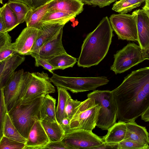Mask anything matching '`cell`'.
<instances>
[{
  "label": "cell",
  "instance_id": "ffe728a7",
  "mask_svg": "<svg viewBox=\"0 0 149 149\" xmlns=\"http://www.w3.org/2000/svg\"><path fill=\"white\" fill-rule=\"evenodd\" d=\"M126 132V123L118 121L108 130L102 138L104 143L118 144L125 139Z\"/></svg>",
  "mask_w": 149,
  "mask_h": 149
},
{
  "label": "cell",
  "instance_id": "ee69618b",
  "mask_svg": "<svg viewBox=\"0 0 149 149\" xmlns=\"http://www.w3.org/2000/svg\"><path fill=\"white\" fill-rule=\"evenodd\" d=\"M134 8L140 6L146 0H126Z\"/></svg>",
  "mask_w": 149,
  "mask_h": 149
},
{
  "label": "cell",
  "instance_id": "74e56055",
  "mask_svg": "<svg viewBox=\"0 0 149 149\" xmlns=\"http://www.w3.org/2000/svg\"><path fill=\"white\" fill-rule=\"evenodd\" d=\"M45 149H70L69 147L61 140L50 142L47 145Z\"/></svg>",
  "mask_w": 149,
  "mask_h": 149
},
{
  "label": "cell",
  "instance_id": "4316f807",
  "mask_svg": "<svg viewBox=\"0 0 149 149\" xmlns=\"http://www.w3.org/2000/svg\"><path fill=\"white\" fill-rule=\"evenodd\" d=\"M3 135L16 141L26 143L27 139L19 133L13 124L8 113H6L4 127Z\"/></svg>",
  "mask_w": 149,
  "mask_h": 149
},
{
  "label": "cell",
  "instance_id": "836d02e7",
  "mask_svg": "<svg viewBox=\"0 0 149 149\" xmlns=\"http://www.w3.org/2000/svg\"><path fill=\"white\" fill-rule=\"evenodd\" d=\"M148 146L135 141L125 139L118 144V149H147Z\"/></svg>",
  "mask_w": 149,
  "mask_h": 149
},
{
  "label": "cell",
  "instance_id": "d590c367",
  "mask_svg": "<svg viewBox=\"0 0 149 149\" xmlns=\"http://www.w3.org/2000/svg\"><path fill=\"white\" fill-rule=\"evenodd\" d=\"M17 53L16 51L15 42L0 48V62L13 54Z\"/></svg>",
  "mask_w": 149,
  "mask_h": 149
},
{
  "label": "cell",
  "instance_id": "4fadbf2b",
  "mask_svg": "<svg viewBox=\"0 0 149 149\" xmlns=\"http://www.w3.org/2000/svg\"><path fill=\"white\" fill-rule=\"evenodd\" d=\"M39 30L27 26L22 30L15 42L17 53L22 55H31L35 46Z\"/></svg>",
  "mask_w": 149,
  "mask_h": 149
},
{
  "label": "cell",
  "instance_id": "cb8c5ba5",
  "mask_svg": "<svg viewBox=\"0 0 149 149\" xmlns=\"http://www.w3.org/2000/svg\"><path fill=\"white\" fill-rule=\"evenodd\" d=\"M48 3L34 10H29L25 20L27 27L38 29L39 23L47 11Z\"/></svg>",
  "mask_w": 149,
  "mask_h": 149
},
{
  "label": "cell",
  "instance_id": "5bb4252c",
  "mask_svg": "<svg viewBox=\"0 0 149 149\" xmlns=\"http://www.w3.org/2000/svg\"><path fill=\"white\" fill-rule=\"evenodd\" d=\"M50 142L41 120H37L29 132L24 149H45Z\"/></svg>",
  "mask_w": 149,
  "mask_h": 149
},
{
  "label": "cell",
  "instance_id": "e0dca14e",
  "mask_svg": "<svg viewBox=\"0 0 149 149\" xmlns=\"http://www.w3.org/2000/svg\"><path fill=\"white\" fill-rule=\"evenodd\" d=\"M137 15L138 42L142 50H149V16L142 9L136 10Z\"/></svg>",
  "mask_w": 149,
  "mask_h": 149
},
{
  "label": "cell",
  "instance_id": "816d5d0a",
  "mask_svg": "<svg viewBox=\"0 0 149 149\" xmlns=\"http://www.w3.org/2000/svg\"></svg>",
  "mask_w": 149,
  "mask_h": 149
},
{
  "label": "cell",
  "instance_id": "f546056e",
  "mask_svg": "<svg viewBox=\"0 0 149 149\" xmlns=\"http://www.w3.org/2000/svg\"><path fill=\"white\" fill-rule=\"evenodd\" d=\"M25 143L21 142L3 135L0 139V149H24Z\"/></svg>",
  "mask_w": 149,
  "mask_h": 149
},
{
  "label": "cell",
  "instance_id": "ba28073f",
  "mask_svg": "<svg viewBox=\"0 0 149 149\" xmlns=\"http://www.w3.org/2000/svg\"><path fill=\"white\" fill-rule=\"evenodd\" d=\"M114 61L111 70L115 74H120L147 59L146 52L139 45L130 43L114 55Z\"/></svg>",
  "mask_w": 149,
  "mask_h": 149
},
{
  "label": "cell",
  "instance_id": "e575fe53",
  "mask_svg": "<svg viewBox=\"0 0 149 149\" xmlns=\"http://www.w3.org/2000/svg\"><path fill=\"white\" fill-rule=\"evenodd\" d=\"M52 0H8V1H15L23 3L29 8L34 10L48 3Z\"/></svg>",
  "mask_w": 149,
  "mask_h": 149
},
{
  "label": "cell",
  "instance_id": "c3c4849f",
  "mask_svg": "<svg viewBox=\"0 0 149 149\" xmlns=\"http://www.w3.org/2000/svg\"><path fill=\"white\" fill-rule=\"evenodd\" d=\"M146 53L147 55V59L149 60V50L146 52Z\"/></svg>",
  "mask_w": 149,
  "mask_h": 149
},
{
  "label": "cell",
  "instance_id": "8fae6325",
  "mask_svg": "<svg viewBox=\"0 0 149 149\" xmlns=\"http://www.w3.org/2000/svg\"><path fill=\"white\" fill-rule=\"evenodd\" d=\"M31 74L28 88L22 99H29L55 92V87L47 73L37 72L32 73Z\"/></svg>",
  "mask_w": 149,
  "mask_h": 149
},
{
  "label": "cell",
  "instance_id": "f6af8a7d",
  "mask_svg": "<svg viewBox=\"0 0 149 149\" xmlns=\"http://www.w3.org/2000/svg\"><path fill=\"white\" fill-rule=\"evenodd\" d=\"M141 116L142 120L145 122H149V107Z\"/></svg>",
  "mask_w": 149,
  "mask_h": 149
},
{
  "label": "cell",
  "instance_id": "bcb514c9",
  "mask_svg": "<svg viewBox=\"0 0 149 149\" xmlns=\"http://www.w3.org/2000/svg\"><path fill=\"white\" fill-rule=\"evenodd\" d=\"M148 15L149 16V0H146L145 4L142 8Z\"/></svg>",
  "mask_w": 149,
  "mask_h": 149
},
{
  "label": "cell",
  "instance_id": "9c48e42d",
  "mask_svg": "<svg viewBox=\"0 0 149 149\" xmlns=\"http://www.w3.org/2000/svg\"><path fill=\"white\" fill-rule=\"evenodd\" d=\"M109 19L112 28L119 39L138 41L137 15L136 10L131 14H113Z\"/></svg>",
  "mask_w": 149,
  "mask_h": 149
},
{
  "label": "cell",
  "instance_id": "277c9868",
  "mask_svg": "<svg viewBox=\"0 0 149 149\" xmlns=\"http://www.w3.org/2000/svg\"><path fill=\"white\" fill-rule=\"evenodd\" d=\"M93 98L100 106L96 126L103 130H108L116 123L117 109L113 94L108 90H95L87 95Z\"/></svg>",
  "mask_w": 149,
  "mask_h": 149
},
{
  "label": "cell",
  "instance_id": "83f0119b",
  "mask_svg": "<svg viewBox=\"0 0 149 149\" xmlns=\"http://www.w3.org/2000/svg\"><path fill=\"white\" fill-rule=\"evenodd\" d=\"M3 18L6 32L11 31L19 24L16 15L7 3H5Z\"/></svg>",
  "mask_w": 149,
  "mask_h": 149
},
{
  "label": "cell",
  "instance_id": "ab89813d",
  "mask_svg": "<svg viewBox=\"0 0 149 149\" xmlns=\"http://www.w3.org/2000/svg\"><path fill=\"white\" fill-rule=\"evenodd\" d=\"M116 0H91L92 5L103 8L109 5Z\"/></svg>",
  "mask_w": 149,
  "mask_h": 149
},
{
  "label": "cell",
  "instance_id": "52a82bcc",
  "mask_svg": "<svg viewBox=\"0 0 149 149\" xmlns=\"http://www.w3.org/2000/svg\"><path fill=\"white\" fill-rule=\"evenodd\" d=\"M31 77V73L24 72L23 69H21L15 71L2 88L8 112L24 96Z\"/></svg>",
  "mask_w": 149,
  "mask_h": 149
},
{
  "label": "cell",
  "instance_id": "7402d4cb",
  "mask_svg": "<svg viewBox=\"0 0 149 149\" xmlns=\"http://www.w3.org/2000/svg\"><path fill=\"white\" fill-rule=\"evenodd\" d=\"M50 142L61 140L65 135V132L60 124L57 121L51 122L41 120Z\"/></svg>",
  "mask_w": 149,
  "mask_h": 149
},
{
  "label": "cell",
  "instance_id": "7dc6e473",
  "mask_svg": "<svg viewBox=\"0 0 149 149\" xmlns=\"http://www.w3.org/2000/svg\"><path fill=\"white\" fill-rule=\"evenodd\" d=\"M82 2L84 4L88 5H92L91 0H79Z\"/></svg>",
  "mask_w": 149,
  "mask_h": 149
},
{
  "label": "cell",
  "instance_id": "7c38bea8",
  "mask_svg": "<svg viewBox=\"0 0 149 149\" xmlns=\"http://www.w3.org/2000/svg\"><path fill=\"white\" fill-rule=\"evenodd\" d=\"M66 24L62 22H46L39 24L37 40L30 55L33 57L45 44L55 37Z\"/></svg>",
  "mask_w": 149,
  "mask_h": 149
},
{
  "label": "cell",
  "instance_id": "2e32d148",
  "mask_svg": "<svg viewBox=\"0 0 149 149\" xmlns=\"http://www.w3.org/2000/svg\"><path fill=\"white\" fill-rule=\"evenodd\" d=\"M63 29L55 37L42 46L33 58L39 57L49 60L56 56L66 53L62 44Z\"/></svg>",
  "mask_w": 149,
  "mask_h": 149
},
{
  "label": "cell",
  "instance_id": "f1b7e54d",
  "mask_svg": "<svg viewBox=\"0 0 149 149\" xmlns=\"http://www.w3.org/2000/svg\"><path fill=\"white\" fill-rule=\"evenodd\" d=\"M7 3L15 13L19 24L25 22L26 15L31 10L27 6L23 3L15 1H8Z\"/></svg>",
  "mask_w": 149,
  "mask_h": 149
},
{
  "label": "cell",
  "instance_id": "8d00e7d4",
  "mask_svg": "<svg viewBox=\"0 0 149 149\" xmlns=\"http://www.w3.org/2000/svg\"><path fill=\"white\" fill-rule=\"evenodd\" d=\"M34 58L35 61V65L36 67L42 66L52 74L53 73V71L57 70L56 67L52 65L47 60L39 57H36Z\"/></svg>",
  "mask_w": 149,
  "mask_h": 149
},
{
  "label": "cell",
  "instance_id": "7a4b0ae2",
  "mask_svg": "<svg viewBox=\"0 0 149 149\" xmlns=\"http://www.w3.org/2000/svg\"><path fill=\"white\" fill-rule=\"evenodd\" d=\"M107 16L102 18L96 28L84 40L77 65L84 68L97 65L107 54L113 36Z\"/></svg>",
  "mask_w": 149,
  "mask_h": 149
},
{
  "label": "cell",
  "instance_id": "ac0fdd59",
  "mask_svg": "<svg viewBox=\"0 0 149 149\" xmlns=\"http://www.w3.org/2000/svg\"><path fill=\"white\" fill-rule=\"evenodd\" d=\"M126 125V132L125 139L131 140L148 147L149 133L145 127L138 125L135 120L127 122Z\"/></svg>",
  "mask_w": 149,
  "mask_h": 149
},
{
  "label": "cell",
  "instance_id": "681fc988",
  "mask_svg": "<svg viewBox=\"0 0 149 149\" xmlns=\"http://www.w3.org/2000/svg\"><path fill=\"white\" fill-rule=\"evenodd\" d=\"M0 2L1 3L3 4V0H0Z\"/></svg>",
  "mask_w": 149,
  "mask_h": 149
},
{
  "label": "cell",
  "instance_id": "f907efd6",
  "mask_svg": "<svg viewBox=\"0 0 149 149\" xmlns=\"http://www.w3.org/2000/svg\"><path fill=\"white\" fill-rule=\"evenodd\" d=\"M149 149V144L148 147L147 149Z\"/></svg>",
  "mask_w": 149,
  "mask_h": 149
},
{
  "label": "cell",
  "instance_id": "4dcf8cb0",
  "mask_svg": "<svg viewBox=\"0 0 149 149\" xmlns=\"http://www.w3.org/2000/svg\"><path fill=\"white\" fill-rule=\"evenodd\" d=\"M8 113L6 104L3 88L0 89V139L3 136V130L6 114Z\"/></svg>",
  "mask_w": 149,
  "mask_h": 149
},
{
  "label": "cell",
  "instance_id": "9a60e30c",
  "mask_svg": "<svg viewBox=\"0 0 149 149\" xmlns=\"http://www.w3.org/2000/svg\"><path fill=\"white\" fill-rule=\"evenodd\" d=\"M23 55L16 53L0 62V88H3L15 72L16 69L24 61Z\"/></svg>",
  "mask_w": 149,
  "mask_h": 149
},
{
  "label": "cell",
  "instance_id": "d6a6232c",
  "mask_svg": "<svg viewBox=\"0 0 149 149\" xmlns=\"http://www.w3.org/2000/svg\"><path fill=\"white\" fill-rule=\"evenodd\" d=\"M134 9L132 6L126 0H120L113 4L112 10L121 13H126Z\"/></svg>",
  "mask_w": 149,
  "mask_h": 149
},
{
  "label": "cell",
  "instance_id": "3957f363",
  "mask_svg": "<svg viewBox=\"0 0 149 149\" xmlns=\"http://www.w3.org/2000/svg\"><path fill=\"white\" fill-rule=\"evenodd\" d=\"M45 95L21 99L17 101L8 112L14 125L27 139L35 122L40 120L41 109Z\"/></svg>",
  "mask_w": 149,
  "mask_h": 149
},
{
  "label": "cell",
  "instance_id": "1f68e13d",
  "mask_svg": "<svg viewBox=\"0 0 149 149\" xmlns=\"http://www.w3.org/2000/svg\"><path fill=\"white\" fill-rule=\"evenodd\" d=\"M81 102L77 100H74L70 97L68 100L65 108V113L66 117L71 120L74 115L77 108L80 104Z\"/></svg>",
  "mask_w": 149,
  "mask_h": 149
},
{
  "label": "cell",
  "instance_id": "6da1fadb",
  "mask_svg": "<svg viewBox=\"0 0 149 149\" xmlns=\"http://www.w3.org/2000/svg\"><path fill=\"white\" fill-rule=\"evenodd\" d=\"M111 91L118 121L135 120L149 107V66L132 71Z\"/></svg>",
  "mask_w": 149,
  "mask_h": 149
},
{
  "label": "cell",
  "instance_id": "484cf974",
  "mask_svg": "<svg viewBox=\"0 0 149 149\" xmlns=\"http://www.w3.org/2000/svg\"><path fill=\"white\" fill-rule=\"evenodd\" d=\"M47 60L52 65L56 67L57 70H64L72 67L77 62L76 58L68 54L67 52Z\"/></svg>",
  "mask_w": 149,
  "mask_h": 149
},
{
  "label": "cell",
  "instance_id": "7bdbcfd3",
  "mask_svg": "<svg viewBox=\"0 0 149 149\" xmlns=\"http://www.w3.org/2000/svg\"><path fill=\"white\" fill-rule=\"evenodd\" d=\"M118 144H110L103 143L100 145L94 147L92 149H118Z\"/></svg>",
  "mask_w": 149,
  "mask_h": 149
},
{
  "label": "cell",
  "instance_id": "44dd1931",
  "mask_svg": "<svg viewBox=\"0 0 149 149\" xmlns=\"http://www.w3.org/2000/svg\"><path fill=\"white\" fill-rule=\"evenodd\" d=\"M56 102V99L49 94L45 95L40 110L41 120L57 121L55 109Z\"/></svg>",
  "mask_w": 149,
  "mask_h": 149
},
{
  "label": "cell",
  "instance_id": "603a6c76",
  "mask_svg": "<svg viewBox=\"0 0 149 149\" xmlns=\"http://www.w3.org/2000/svg\"><path fill=\"white\" fill-rule=\"evenodd\" d=\"M77 15L57 10H48L39 23L46 22H62L66 24Z\"/></svg>",
  "mask_w": 149,
  "mask_h": 149
},
{
  "label": "cell",
  "instance_id": "8992f818",
  "mask_svg": "<svg viewBox=\"0 0 149 149\" xmlns=\"http://www.w3.org/2000/svg\"><path fill=\"white\" fill-rule=\"evenodd\" d=\"M100 108L93 98L81 102L70 120V129L92 131L96 126Z\"/></svg>",
  "mask_w": 149,
  "mask_h": 149
},
{
  "label": "cell",
  "instance_id": "30bf717a",
  "mask_svg": "<svg viewBox=\"0 0 149 149\" xmlns=\"http://www.w3.org/2000/svg\"><path fill=\"white\" fill-rule=\"evenodd\" d=\"M61 141L70 149H92L104 143L92 131L82 129L71 130L65 134Z\"/></svg>",
  "mask_w": 149,
  "mask_h": 149
},
{
  "label": "cell",
  "instance_id": "5b68a950",
  "mask_svg": "<svg viewBox=\"0 0 149 149\" xmlns=\"http://www.w3.org/2000/svg\"><path fill=\"white\" fill-rule=\"evenodd\" d=\"M50 79L54 85L62 87L73 93L91 90L107 84V77H72L62 76L54 72Z\"/></svg>",
  "mask_w": 149,
  "mask_h": 149
},
{
  "label": "cell",
  "instance_id": "d6986e66",
  "mask_svg": "<svg viewBox=\"0 0 149 149\" xmlns=\"http://www.w3.org/2000/svg\"><path fill=\"white\" fill-rule=\"evenodd\" d=\"M84 5L79 0H52L48 3L47 9L57 10L78 15L83 11Z\"/></svg>",
  "mask_w": 149,
  "mask_h": 149
},
{
  "label": "cell",
  "instance_id": "b9f144b4",
  "mask_svg": "<svg viewBox=\"0 0 149 149\" xmlns=\"http://www.w3.org/2000/svg\"><path fill=\"white\" fill-rule=\"evenodd\" d=\"M70 119L69 118L66 117L62 120L60 124L65 134L71 130L70 126Z\"/></svg>",
  "mask_w": 149,
  "mask_h": 149
},
{
  "label": "cell",
  "instance_id": "60d3db41",
  "mask_svg": "<svg viewBox=\"0 0 149 149\" xmlns=\"http://www.w3.org/2000/svg\"><path fill=\"white\" fill-rule=\"evenodd\" d=\"M5 4L0 8V32H6V28L3 18V12Z\"/></svg>",
  "mask_w": 149,
  "mask_h": 149
},
{
  "label": "cell",
  "instance_id": "d4e9b609",
  "mask_svg": "<svg viewBox=\"0 0 149 149\" xmlns=\"http://www.w3.org/2000/svg\"><path fill=\"white\" fill-rule=\"evenodd\" d=\"M58 93V103L56 110L57 120L60 124L62 120L66 117L65 108L68 99L71 96L67 90L60 86H57Z\"/></svg>",
  "mask_w": 149,
  "mask_h": 149
},
{
  "label": "cell",
  "instance_id": "f35d334b",
  "mask_svg": "<svg viewBox=\"0 0 149 149\" xmlns=\"http://www.w3.org/2000/svg\"><path fill=\"white\" fill-rule=\"evenodd\" d=\"M11 37L8 32H0V48L10 44Z\"/></svg>",
  "mask_w": 149,
  "mask_h": 149
}]
</instances>
